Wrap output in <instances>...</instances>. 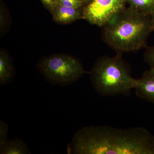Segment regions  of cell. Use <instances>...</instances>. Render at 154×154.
I'll list each match as a JSON object with an SVG mask.
<instances>
[{"label":"cell","instance_id":"ba28073f","mask_svg":"<svg viewBox=\"0 0 154 154\" xmlns=\"http://www.w3.org/2000/svg\"><path fill=\"white\" fill-rule=\"evenodd\" d=\"M15 75L14 66L6 53H0V85H6L13 81Z\"/></svg>","mask_w":154,"mask_h":154},{"label":"cell","instance_id":"9c48e42d","mask_svg":"<svg viewBox=\"0 0 154 154\" xmlns=\"http://www.w3.org/2000/svg\"><path fill=\"white\" fill-rule=\"evenodd\" d=\"M1 154H31L27 144L18 138L7 139L0 145Z\"/></svg>","mask_w":154,"mask_h":154},{"label":"cell","instance_id":"5b68a950","mask_svg":"<svg viewBox=\"0 0 154 154\" xmlns=\"http://www.w3.org/2000/svg\"><path fill=\"white\" fill-rule=\"evenodd\" d=\"M127 0H93L83 11V19L92 25L103 27L126 8Z\"/></svg>","mask_w":154,"mask_h":154},{"label":"cell","instance_id":"30bf717a","mask_svg":"<svg viewBox=\"0 0 154 154\" xmlns=\"http://www.w3.org/2000/svg\"><path fill=\"white\" fill-rule=\"evenodd\" d=\"M130 7L148 17L154 16V0H127Z\"/></svg>","mask_w":154,"mask_h":154},{"label":"cell","instance_id":"7c38bea8","mask_svg":"<svg viewBox=\"0 0 154 154\" xmlns=\"http://www.w3.org/2000/svg\"><path fill=\"white\" fill-rule=\"evenodd\" d=\"M144 60L150 68L154 69V45L147 49L145 53Z\"/></svg>","mask_w":154,"mask_h":154},{"label":"cell","instance_id":"9a60e30c","mask_svg":"<svg viewBox=\"0 0 154 154\" xmlns=\"http://www.w3.org/2000/svg\"><path fill=\"white\" fill-rule=\"evenodd\" d=\"M152 20L153 25L154 31V16L152 17Z\"/></svg>","mask_w":154,"mask_h":154},{"label":"cell","instance_id":"8fae6325","mask_svg":"<svg viewBox=\"0 0 154 154\" xmlns=\"http://www.w3.org/2000/svg\"><path fill=\"white\" fill-rule=\"evenodd\" d=\"M83 0H59L58 4L65 7L75 8H81L84 5Z\"/></svg>","mask_w":154,"mask_h":154},{"label":"cell","instance_id":"4fadbf2b","mask_svg":"<svg viewBox=\"0 0 154 154\" xmlns=\"http://www.w3.org/2000/svg\"><path fill=\"white\" fill-rule=\"evenodd\" d=\"M8 125L2 121H0V145L8 139Z\"/></svg>","mask_w":154,"mask_h":154},{"label":"cell","instance_id":"3957f363","mask_svg":"<svg viewBox=\"0 0 154 154\" xmlns=\"http://www.w3.org/2000/svg\"><path fill=\"white\" fill-rule=\"evenodd\" d=\"M95 91L102 96L128 95L134 89L137 79L131 75L121 53L116 56H103L97 60L91 72Z\"/></svg>","mask_w":154,"mask_h":154},{"label":"cell","instance_id":"6da1fadb","mask_svg":"<svg viewBox=\"0 0 154 154\" xmlns=\"http://www.w3.org/2000/svg\"><path fill=\"white\" fill-rule=\"evenodd\" d=\"M67 152L74 154H154V135L142 127H85L74 135Z\"/></svg>","mask_w":154,"mask_h":154},{"label":"cell","instance_id":"7a4b0ae2","mask_svg":"<svg viewBox=\"0 0 154 154\" xmlns=\"http://www.w3.org/2000/svg\"><path fill=\"white\" fill-rule=\"evenodd\" d=\"M105 42L118 53L135 51L145 47L154 31L152 17L129 7L104 26Z\"/></svg>","mask_w":154,"mask_h":154},{"label":"cell","instance_id":"8992f818","mask_svg":"<svg viewBox=\"0 0 154 154\" xmlns=\"http://www.w3.org/2000/svg\"><path fill=\"white\" fill-rule=\"evenodd\" d=\"M134 89L139 98L154 103V69L150 68L143 73L141 78L137 79Z\"/></svg>","mask_w":154,"mask_h":154},{"label":"cell","instance_id":"277c9868","mask_svg":"<svg viewBox=\"0 0 154 154\" xmlns=\"http://www.w3.org/2000/svg\"><path fill=\"white\" fill-rule=\"evenodd\" d=\"M37 66L45 79L53 85H71L86 72L79 60L66 54L43 58L38 62Z\"/></svg>","mask_w":154,"mask_h":154},{"label":"cell","instance_id":"52a82bcc","mask_svg":"<svg viewBox=\"0 0 154 154\" xmlns=\"http://www.w3.org/2000/svg\"><path fill=\"white\" fill-rule=\"evenodd\" d=\"M53 19L56 22L68 24L82 18L83 11L80 8L65 7L58 4L52 12Z\"/></svg>","mask_w":154,"mask_h":154},{"label":"cell","instance_id":"2e32d148","mask_svg":"<svg viewBox=\"0 0 154 154\" xmlns=\"http://www.w3.org/2000/svg\"><path fill=\"white\" fill-rule=\"evenodd\" d=\"M84 1V2H89V1H90V0H83Z\"/></svg>","mask_w":154,"mask_h":154},{"label":"cell","instance_id":"5bb4252c","mask_svg":"<svg viewBox=\"0 0 154 154\" xmlns=\"http://www.w3.org/2000/svg\"><path fill=\"white\" fill-rule=\"evenodd\" d=\"M45 6L47 8L51 13L54 10L57 5L58 4L59 0H41Z\"/></svg>","mask_w":154,"mask_h":154}]
</instances>
